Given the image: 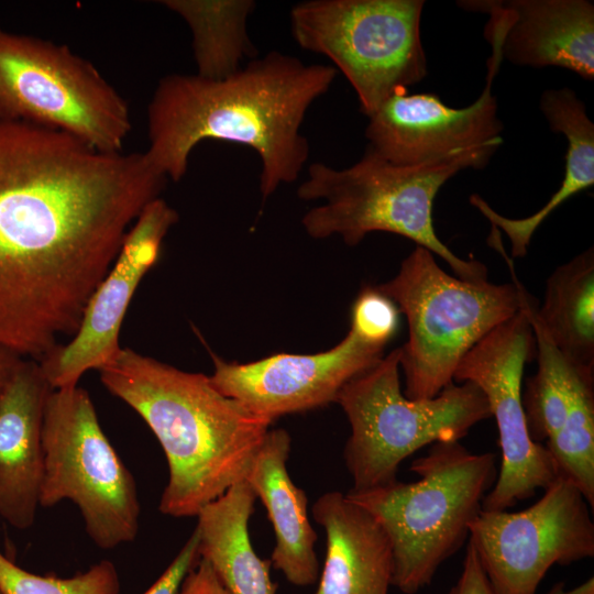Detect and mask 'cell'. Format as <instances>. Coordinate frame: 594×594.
<instances>
[{"mask_svg":"<svg viewBox=\"0 0 594 594\" xmlns=\"http://www.w3.org/2000/svg\"><path fill=\"white\" fill-rule=\"evenodd\" d=\"M581 491L558 476L520 512L481 509L469 542L496 594H536L554 564L594 556V521Z\"/></svg>","mask_w":594,"mask_h":594,"instance_id":"cell-11","label":"cell"},{"mask_svg":"<svg viewBox=\"0 0 594 594\" xmlns=\"http://www.w3.org/2000/svg\"><path fill=\"white\" fill-rule=\"evenodd\" d=\"M114 564L99 561L69 578L40 575L20 568L0 551V594H119Z\"/></svg>","mask_w":594,"mask_h":594,"instance_id":"cell-26","label":"cell"},{"mask_svg":"<svg viewBox=\"0 0 594 594\" xmlns=\"http://www.w3.org/2000/svg\"><path fill=\"white\" fill-rule=\"evenodd\" d=\"M424 7L422 0H307L292 8L290 29L302 50L343 73L370 117L427 75Z\"/></svg>","mask_w":594,"mask_h":594,"instance_id":"cell-8","label":"cell"},{"mask_svg":"<svg viewBox=\"0 0 594 594\" xmlns=\"http://www.w3.org/2000/svg\"><path fill=\"white\" fill-rule=\"evenodd\" d=\"M177 221L176 210L161 197L143 208L113 265L90 296L72 340L37 361L53 389L78 385L86 372L99 371L118 355L121 324L131 299Z\"/></svg>","mask_w":594,"mask_h":594,"instance_id":"cell-14","label":"cell"},{"mask_svg":"<svg viewBox=\"0 0 594 594\" xmlns=\"http://www.w3.org/2000/svg\"><path fill=\"white\" fill-rule=\"evenodd\" d=\"M188 25L199 77L222 79L241 68L245 57L255 58L248 34L252 0H163Z\"/></svg>","mask_w":594,"mask_h":594,"instance_id":"cell-23","label":"cell"},{"mask_svg":"<svg viewBox=\"0 0 594 594\" xmlns=\"http://www.w3.org/2000/svg\"><path fill=\"white\" fill-rule=\"evenodd\" d=\"M532 315L552 343L571 361L594 369V251L557 267L546 283L543 301Z\"/></svg>","mask_w":594,"mask_h":594,"instance_id":"cell-22","label":"cell"},{"mask_svg":"<svg viewBox=\"0 0 594 594\" xmlns=\"http://www.w3.org/2000/svg\"><path fill=\"white\" fill-rule=\"evenodd\" d=\"M485 37L491 43L486 84L480 97L465 108H451L435 94L398 91L371 114L365 129L369 148L395 165H419L455 153L494 150L502 144L503 124L492 91L499 70L502 34L490 19Z\"/></svg>","mask_w":594,"mask_h":594,"instance_id":"cell-13","label":"cell"},{"mask_svg":"<svg viewBox=\"0 0 594 594\" xmlns=\"http://www.w3.org/2000/svg\"><path fill=\"white\" fill-rule=\"evenodd\" d=\"M457 4L497 21L503 59L517 66L566 68L593 80V1L472 0Z\"/></svg>","mask_w":594,"mask_h":594,"instance_id":"cell-16","label":"cell"},{"mask_svg":"<svg viewBox=\"0 0 594 594\" xmlns=\"http://www.w3.org/2000/svg\"><path fill=\"white\" fill-rule=\"evenodd\" d=\"M41 507L75 504L101 549L132 542L141 506L135 480L103 432L88 392L53 389L43 419Z\"/></svg>","mask_w":594,"mask_h":594,"instance_id":"cell-10","label":"cell"},{"mask_svg":"<svg viewBox=\"0 0 594 594\" xmlns=\"http://www.w3.org/2000/svg\"><path fill=\"white\" fill-rule=\"evenodd\" d=\"M415 482L398 480L345 496L386 534L393 554L392 586L416 594L469 538L470 524L497 479L496 455L472 453L460 441L431 444L413 461Z\"/></svg>","mask_w":594,"mask_h":594,"instance_id":"cell-5","label":"cell"},{"mask_svg":"<svg viewBox=\"0 0 594 594\" xmlns=\"http://www.w3.org/2000/svg\"><path fill=\"white\" fill-rule=\"evenodd\" d=\"M53 388L36 360L24 359L0 399V517L30 528L44 474L43 419Z\"/></svg>","mask_w":594,"mask_h":594,"instance_id":"cell-17","label":"cell"},{"mask_svg":"<svg viewBox=\"0 0 594 594\" xmlns=\"http://www.w3.org/2000/svg\"><path fill=\"white\" fill-rule=\"evenodd\" d=\"M311 513L326 532V558L315 594H388L393 554L380 524L338 491L318 497Z\"/></svg>","mask_w":594,"mask_h":594,"instance_id":"cell-18","label":"cell"},{"mask_svg":"<svg viewBox=\"0 0 594 594\" xmlns=\"http://www.w3.org/2000/svg\"><path fill=\"white\" fill-rule=\"evenodd\" d=\"M494 153L464 151L404 166L385 161L367 147L361 160L346 168L312 163L297 195L301 200L321 204L302 217V227L311 238L339 235L351 246L371 232L398 234L441 257L457 277L487 279L484 264L459 257L438 238L432 208L438 191L451 177L465 168H483Z\"/></svg>","mask_w":594,"mask_h":594,"instance_id":"cell-4","label":"cell"},{"mask_svg":"<svg viewBox=\"0 0 594 594\" xmlns=\"http://www.w3.org/2000/svg\"><path fill=\"white\" fill-rule=\"evenodd\" d=\"M178 594H230L210 564L199 560L185 578Z\"/></svg>","mask_w":594,"mask_h":594,"instance_id":"cell-30","label":"cell"},{"mask_svg":"<svg viewBox=\"0 0 594 594\" xmlns=\"http://www.w3.org/2000/svg\"><path fill=\"white\" fill-rule=\"evenodd\" d=\"M544 594H594V579L591 576L572 588H566L564 582H558Z\"/></svg>","mask_w":594,"mask_h":594,"instance_id":"cell-32","label":"cell"},{"mask_svg":"<svg viewBox=\"0 0 594 594\" xmlns=\"http://www.w3.org/2000/svg\"><path fill=\"white\" fill-rule=\"evenodd\" d=\"M399 360L397 348L348 382L337 397L351 427L343 450L351 490L396 481L400 463L413 453L429 444L460 441L492 417L484 393L471 382H453L432 398L406 397Z\"/></svg>","mask_w":594,"mask_h":594,"instance_id":"cell-7","label":"cell"},{"mask_svg":"<svg viewBox=\"0 0 594 594\" xmlns=\"http://www.w3.org/2000/svg\"><path fill=\"white\" fill-rule=\"evenodd\" d=\"M448 594H496L469 541L461 574Z\"/></svg>","mask_w":594,"mask_h":594,"instance_id":"cell-29","label":"cell"},{"mask_svg":"<svg viewBox=\"0 0 594 594\" xmlns=\"http://www.w3.org/2000/svg\"><path fill=\"white\" fill-rule=\"evenodd\" d=\"M540 110L552 131L568 140L564 178L547 204L534 215L513 219L496 212L481 196L474 194L470 202L510 240V254H527L531 238L539 226L560 205L594 184V124L586 113L585 105L568 88L546 90L540 99Z\"/></svg>","mask_w":594,"mask_h":594,"instance_id":"cell-21","label":"cell"},{"mask_svg":"<svg viewBox=\"0 0 594 594\" xmlns=\"http://www.w3.org/2000/svg\"><path fill=\"white\" fill-rule=\"evenodd\" d=\"M199 560L198 537L194 530L175 559L143 594H178L185 578Z\"/></svg>","mask_w":594,"mask_h":594,"instance_id":"cell-28","label":"cell"},{"mask_svg":"<svg viewBox=\"0 0 594 594\" xmlns=\"http://www.w3.org/2000/svg\"><path fill=\"white\" fill-rule=\"evenodd\" d=\"M384 348L352 330L333 348L314 354L278 353L250 363L213 353L212 386L271 424L277 418L336 403L342 387L374 366Z\"/></svg>","mask_w":594,"mask_h":594,"instance_id":"cell-15","label":"cell"},{"mask_svg":"<svg viewBox=\"0 0 594 594\" xmlns=\"http://www.w3.org/2000/svg\"><path fill=\"white\" fill-rule=\"evenodd\" d=\"M257 499L246 480L232 485L196 516L198 552L230 594H276L271 561L254 551L249 520Z\"/></svg>","mask_w":594,"mask_h":594,"instance_id":"cell-20","label":"cell"},{"mask_svg":"<svg viewBox=\"0 0 594 594\" xmlns=\"http://www.w3.org/2000/svg\"><path fill=\"white\" fill-rule=\"evenodd\" d=\"M396 304L376 287H365L351 309L350 330L363 340L385 348L395 336L399 322Z\"/></svg>","mask_w":594,"mask_h":594,"instance_id":"cell-27","label":"cell"},{"mask_svg":"<svg viewBox=\"0 0 594 594\" xmlns=\"http://www.w3.org/2000/svg\"><path fill=\"white\" fill-rule=\"evenodd\" d=\"M0 119L67 133L122 152L132 123L127 100L66 45L0 28Z\"/></svg>","mask_w":594,"mask_h":594,"instance_id":"cell-9","label":"cell"},{"mask_svg":"<svg viewBox=\"0 0 594 594\" xmlns=\"http://www.w3.org/2000/svg\"><path fill=\"white\" fill-rule=\"evenodd\" d=\"M292 439L285 429H270L245 480L266 508L276 543L271 563L298 586L315 584L320 574L317 534L308 516V498L287 471Z\"/></svg>","mask_w":594,"mask_h":594,"instance_id":"cell-19","label":"cell"},{"mask_svg":"<svg viewBox=\"0 0 594 594\" xmlns=\"http://www.w3.org/2000/svg\"><path fill=\"white\" fill-rule=\"evenodd\" d=\"M532 297L524 288L522 306L535 337L537 372L527 380L521 403L530 439L550 440L561 428L582 382L594 378V369L568 359L549 339L535 319Z\"/></svg>","mask_w":594,"mask_h":594,"instance_id":"cell-24","label":"cell"},{"mask_svg":"<svg viewBox=\"0 0 594 594\" xmlns=\"http://www.w3.org/2000/svg\"><path fill=\"white\" fill-rule=\"evenodd\" d=\"M558 476L594 507V378L581 383L560 430L546 442Z\"/></svg>","mask_w":594,"mask_h":594,"instance_id":"cell-25","label":"cell"},{"mask_svg":"<svg viewBox=\"0 0 594 594\" xmlns=\"http://www.w3.org/2000/svg\"><path fill=\"white\" fill-rule=\"evenodd\" d=\"M23 360L22 355L0 344V399Z\"/></svg>","mask_w":594,"mask_h":594,"instance_id":"cell-31","label":"cell"},{"mask_svg":"<svg viewBox=\"0 0 594 594\" xmlns=\"http://www.w3.org/2000/svg\"><path fill=\"white\" fill-rule=\"evenodd\" d=\"M166 180L145 152L0 119V344L38 361L73 337Z\"/></svg>","mask_w":594,"mask_h":594,"instance_id":"cell-1","label":"cell"},{"mask_svg":"<svg viewBox=\"0 0 594 594\" xmlns=\"http://www.w3.org/2000/svg\"><path fill=\"white\" fill-rule=\"evenodd\" d=\"M535 348L521 293L519 311L477 342L454 373L455 383L471 382L480 387L497 425L502 463L482 509L506 510L558 477L544 444L529 437L521 403L524 367Z\"/></svg>","mask_w":594,"mask_h":594,"instance_id":"cell-12","label":"cell"},{"mask_svg":"<svg viewBox=\"0 0 594 594\" xmlns=\"http://www.w3.org/2000/svg\"><path fill=\"white\" fill-rule=\"evenodd\" d=\"M100 381L160 442L168 481L158 509L196 517L245 480L271 422L219 393L202 373L182 371L130 348L101 367Z\"/></svg>","mask_w":594,"mask_h":594,"instance_id":"cell-3","label":"cell"},{"mask_svg":"<svg viewBox=\"0 0 594 594\" xmlns=\"http://www.w3.org/2000/svg\"><path fill=\"white\" fill-rule=\"evenodd\" d=\"M468 280L446 273L433 254L416 246L391 280L376 288L389 297L408 322V341L400 348L405 396L426 399L454 382L465 354L493 329L516 315L524 286Z\"/></svg>","mask_w":594,"mask_h":594,"instance_id":"cell-6","label":"cell"},{"mask_svg":"<svg viewBox=\"0 0 594 594\" xmlns=\"http://www.w3.org/2000/svg\"><path fill=\"white\" fill-rule=\"evenodd\" d=\"M338 70L272 51L222 79L196 74L161 78L147 106L151 164L167 179L187 173L193 150L205 140L248 146L261 161L265 200L294 183L309 157L300 132L310 106L327 94Z\"/></svg>","mask_w":594,"mask_h":594,"instance_id":"cell-2","label":"cell"}]
</instances>
